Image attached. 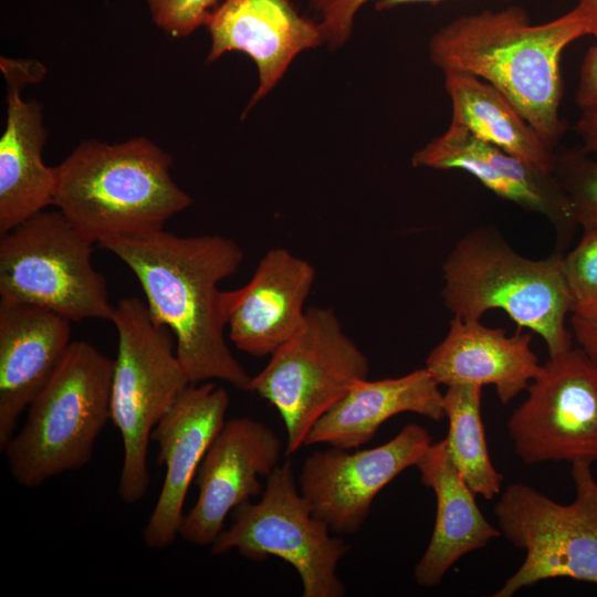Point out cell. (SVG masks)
Returning <instances> with one entry per match:
<instances>
[{
    "instance_id": "obj_1",
    "label": "cell",
    "mask_w": 597,
    "mask_h": 597,
    "mask_svg": "<svg viewBox=\"0 0 597 597\" xmlns=\"http://www.w3.org/2000/svg\"><path fill=\"white\" fill-rule=\"evenodd\" d=\"M98 245L135 274L150 317L170 329L176 354L190 384L222 380L247 390L251 376L224 339L218 284L237 273L241 248L230 238L178 235L164 229L111 238Z\"/></svg>"
},
{
    "instance_id": "obj_2",
    "label": "cell",
    "mask_w": 597,
    "mask_h": 597,
    "mask_svg": "<svg viewBox=\"0 0 597 597\" xmlns=\"http://www.w3.org/2000/svg\"><path fill=\"white\" fill-rule=\"evenodd\" d=\"M585 35L589 22L578 6L540 24L509 7L452 20L433 34L429 52L443 73L471 74L495 87L554 148L567 129L559 114L562 55Z\"/></svg>"
},
{
    "instance_id": "obj_3",
    "label": "cell",
    "mask_w": 597,
    "mask_h": 597,
    "mask_svg": "<svg viewBox=\"0 0 597 597\" xmlns=\"http://www.w3.org/2000/svg\"><path fill=\"white\" fill-rule=\"evenodd\" d=\"M171 156L145 137L82 142L59 166L53 206L94 243L164 229L192 203Z\"/></svg>"
},
{
    "instance_id": "obj_4",
    "label": "cell",
    "mask_w": 597,
    "mask_h": 597,
    "mask_svg": "<svg viewBox=\"0 0 597 597\" xmlns=\"http://www.w3.org/2000/svg\"><path fill=\"white\" fill-rule=\"evenodd\" d=\"M441 296L453 316L481 320L501 310L545 342L548 357L573 347L566 320L574 301L563 253L530 259L516 252L493 227L474 228L454 244L442 264Z\"/></svg>"
},
{
    "instance_id": "obj_5",
    "label": "cell",
    "mask_w": 597,
    "mask_h": 597,
    "mask_svg": "<svg viewBox=\"0 0 597 597\" xmlns=\"http://www.w3.org/2000/svg\"><path fill=\"white\" fill-rule=\"evenodd\" d=\"M114 360L86 341L72 342L30 404L22 428L4 452L13 480L35 489L85 467L111 420Z\"/></svg>"
},
{
    "instance_id": "obj_6",
    "label": "cell",
    "mask_w": 597,
    "mask_h": 597,
    "mask_svg": "<svg viewBox=\"0 0 597 597\" xmlns=\"http://www.w3.org/2000/svg\"><path fill=\"white\" fill-rule=\"evenodd\" d=\"M117 332L111 389V420L123 441L118 496L127 504L147 493L151 432L176 398L190 384L170 329L153 321L145 301L125 297L111 318Z\"/></svg>"
},
{
    "instance_id": "obj_7",
    "label": "cell",
    "mask_w": 597,
    "mask_h": 597,
    "mask_svg": "<svg viewBox=\"0 0 597 597\" xmlns=\"http://www.w3.org/2000/svg\"><path fill=\"white\" fill-rule=\"evenodd\" d=\"M570 464L575 488L570 503L556 502L520 482L501 492L493 509L498 528L525 556L494 597H511L552 578L597 585V480L591 463Z\"/></svg>"
},
{
    "instance_id": "obj_8",
    "label": "cell",
    "mask_w": 597,
    "mask_h": 597,
    "mask_svg": "<svg viewBox=\"0 0 597 597\" xmlns=\"http://www.w3.org/2000/svg\"><path fill=\"white\" fill-rule=\"evenodd\" d=\"M94 242L59 210H43L0 237V302L28 304L70 321H111L106 280L92 263Z\"/></svg>"
},
{
    "instance_id": "obj_9",
    "label": "cell",
    "mask_w": 597,
    "mask_h": 597,
    "mask_svg": "<svg viewBox=\"0 0 597 597\" xmlns=\"http://www.w3.org/2000/svg\"><path fill=\"white\" fill-rule=\"evenodd\" d=\"M369 374V360L346 335L333 308L311 306L301 329L251 377L247 390L269 401L296 452L313 426Z\"/></svg>"
},
{
    "instance_id": "obj_10",
    "label": "cell",
    "mask_w": 597,
    "mask_h": 597,
    "mask_svg": "<svg viewBox=\"0 0 597 597\" xmlns=\"http://www.w3.org/2000/svg\"><path fill=\"white\" fill-rule=\"evenodd\" d=\"M231 513V524L210 546L213 555L235 549L255 562L275 556L296 570L303 597L345 595L336 569L349 546L332 536L328 525L313 514L297 489L291 461L266 476L259 502L247 501Z\"/></svg>"
},
{
    "instance_id": "obj_11",
    "label": "cell",
    "mask_w": 597,
    "mask_h": 597,
    "mask_svg": "<svg viewBox=\"0 0 597 597\" xmlns=\"http://www.w3.org/2000/svg\"><path fill=\"white\" fill-rule=\"evenodd\" d=\"M506 427L527 465L597 462V365L576 347L548 357Z\"/></svg>"
},
{
    "instance_id": "obj_12",
    "label": "cell",
    "mask_w": 597,
    "mask_h": 597,
    "mask_svg": "<svg viewBox=\"0 0 597 597\" xmlns=\"http://www.w3.org/2000/svg\"><path fill=\"white\" fill-rule=\"evenodd\" d=\"M431 443L426 428L408 423L375 448L352 451L331 447L315 451L303 461L300 491L331 532L356 533L377 494L402 471L415 467Z\"/></svg>"
},
{
    "instance_id": "obj_13",
    "label": "cell",
    "mask_w": 597,
    "mask_h": 597,
    "mask_svg": "<svg viewBox=\"0 0 597 597\" xmlns=\"http://www.w3.org/2000/svg\"><path fill=\"white\" fill-rule=\"evenodd\" d=\"M281 453V440L263 422L248 417L226 420L197 470L198 498L184 515L179 536L211 546L227 515L263 491L260 478L279 465Z\"/></svg>"
},
{
    "instance_id": "obj_14",
    "label": "cell",
    "mask_w": 597,
    "mask_h": 597,
    "mask_svg": "<svg viewBox=\"0 0 597 597\" xmlns=\"http://www.w3.org/2000/svg\"><path fill=\"white\" fill-rule=\"evenodd\" d=\"M228 391L214 383L189 384L151 432L165 479L143 530L150 549H165L180 533L184 504L191 481L226 422Z\"/></svg>"
},
{
    "instance_id": "obj_15",
    "label": "cell",
    "mask_w": 597,
    "mask_h": 597,
    "mask_svg": "<svg viewBox=\"0 0 597 597\" xmlns=\"http://www.w3.org/2000/svg\"><path fill=\"white\" fill-rule=\"evenodd\" d=\"M415 167L460 169L486 189L526 211L545 217L558 244H567L577 226L570 202L554 172L484 142L450 123L447 130L416 151Z\"/></svg>"
},
{
    "instance_id": "obj_16",
    "label": "cell",
    "mask_w": 597,
    "mask_h": 597,
    "mask_svg": "<svg viewBox=\"0 0 597 597\" xmlns=\"http://www.w3.org/2000/svg\"><path fill=\"white\" fill-rule=\"evenodd\" d=\"M7 83V116L0 138V235L53 206L55 167L42 159L46 139L41 105L25 101L22 88L39 82L45 67L35 60L1 56Z\"/></svg>"
},
{
    "instance_id": "obj_17",
    "label": "cell",
    "mask_w": 597,
    "mask_h": 597,
    "mask_svg": "<svg viewBox=\"0 0 597 597\" xmlns=\"http://www.w3.org/2000/svg\"><path fill=\"white\" fill-rule=\"evenodd\" d=\"M310 262L285 248H273L240 289L221 292L231 342L256 357L272 355L303 326L304 303L315 280Z\"/></svg>"
},
{
    "instance_id": "obj_18",
    "label": "cell",
    "mask_w": 597,
    "mask_h": 597,
    "mask_svg": "<svg viewBox=\"0 0 597 597\" xmlns=\"http://www.w3.org/2000/svg\"><path fill=\"white\" fill-rule=\"evenodd\" d=\"M70 323L42 307L0 302L1 451L72 343Z\"/></svg>"
},
{
    "instance_id": "obj_19",
    "label": "cell",
    "mask_w": 597,
    "mask_h": 597,
    "mask_svg": "<svg viewBox=\"0 0 597 597\" xmlns=\"http://www.w3.org/2000/svg\"><path fill=\"white\" fill-rule=\"evenodd\" d=\"M206 25L208 62L241 51L258 66L259 87L245 112L273 88L295 55L324 41L320 24L302 18L289 0H226Z\"/></svg>"
},
{
    "instance_id": "obj_20",
    "label": "cell",
    "mask_w": 597,
    "mask_h": 597,
    "mask_svg": "<svg viewBox=\"0 0 597 597\" xmlns=\"http://www.w3.org/2000/svg\"><path fill=\"white\" fill-rule=\"evenodd\" d=\"M533 335L517 328L488 327L480 320L453 316L443 339L429 353L425 368L439 385H493L507 405L526 390L541 364L532 349Z\"/></svg>"
},
{
    "instance_id": "obj_21",
    "label": "cell",
    "mask_w": 597,
    "mask_h": 597,
    "mask_svg": "<svg viewBox=\"0 0 597 597\" xmlns=\"http://www.w3.org/2000/svg\"><path fill=\"white\" fill-rule=\"evenodd\" d=\"M421 483L436 495L437 511L429 544L413 569L416 583L438 586L464 555L484 548L501 536L483 515L475 493L452 464L446 441L432 442L415 465Z\"/></svg>"
},
{
    "instance_id": "obj_22",
    "label": "cell",
    "mask_w": 597,
    "mask_h": 597,
    "mask_svg": "<svg viewBox=\"0 0 597 597\" xmlns=\"http://www.w3.org/2000/svg\"><path fill=\"white\" fill-rule=\"evenodd\" d=\"M439 386L425 367L400 377L360 380L313 426L304 446L358 448L385 421L402 412L440 421L446 416Z\"/></svg>"
},
{
    "instance_id": "obj_23",
    "label": "cell",
    "mask_w": 597,
    "mask_h": 597,
    "mask_svg": "<svg viewBox=\"0 0 597 597\" xmlns=\"http://www.w3.org/2000/svg\"><path fill=\"white\" fill-rule=\"evenodd\" d=\"M451 123L478 138L552 171L555 151L495 87L471 74L447 72Z\"/></svg>"
},
{
    "instance_id": "obj_24",
    "label": "cell",
    "mask_w": 597,
    "mask_h": 597,
    "mask_svg": "<svg viewBox=\"0 0 597 597\" xmlns=\"http://www.w3.org/2000/svg\"><path fill=\"white\" fill-rule=\"evenodd\" d=\"M482 386L458 384L443 394L448 455L469 488L485 500L502 492L503 475L493 465L481 417Z\"/></svg>"
},
{
    "instance_id": "obj_25",
    "label": "cell",
    "mask_w": 597,
    "mask_h": 597,
    "mask_svg": "<svg viewBox=\"0 0 597 597\" xmlns=\"http://www.w3.org/2000/svg\"><path fill=\"white\" fill-rule=\"evenodd\" d=\"M553 172L565 191L578 227L597 226V159L580 147L555 154Z\"/></svg>"
},
{
    "instance_id": "obj_26",
    "label": "cell",
    "mask_w": 597,
    "mask_h": 597,
    "mask_svg": "<svg viewBox=\"0 0 597 597\" xmlns=\"http://www.w3.org/2000/svg\"><path fill=\"white\" fill-rule=\"evenodd\" d=\"M563 271L574 301L573 313L597 311V226L584 228L577 244L563 254Z\"/></svg>"
},
{
    "instance_id": "obj_27",
    "label": "cell",
    "mask_w": 597,
    "mask_h": 597,
    "mask_svg": "<svg viewBox=\"0 0 597 597\" xmlns=\"http://www.w3.org/2000/svg\"><path fill=\"white\" fill-rule=\"evenodd\" d=\"M218 0H146L154 23L175 38L187 36L206 24Z\"/></svg>"
},
{
    "instance_id": "obj_28",
    "label": "cell",
    "mask_w": 597,
    "mask_h": 597,
    "mask_svg": "<svg viewBox=\"0 0 597 597\" xmlns=\"http://www.w3.org/2000/svg\"><path fill=\"white\" fill-rule=\"evenodd\" d=\"M369 0H311L321 17L324 41L332 48L344 44L352 33L353 20L358 9ZM444 0H379L378 9L410 2H440Z\"/></svg>"
},
{
    "instance_id": "obj_29",
    "label": "cell",
    "mask_w": 597,
    "mask_h": 597,
    "mask_svg": "<svg viewBox=\"0 0 597 597\" xmlns=\"http://www.w3.org/2000/svg\"><path fill=\"white\" fill-rule=\"evenodd\" d=\"M575 103L582 109L597 106V43L583 57Z\"/></svg>"
},
{
    "instance_id": "obj_30",
    "label": "cell",
    "mask_w": 597,
    "mask_h": 597,
    "mask_svg": "<svg viewBox=\"0 0 597 597\" xmlns=\"http://www.w3.org/2000/svg\"><path fill=\"white\" fill-rule=\"evenodd\" d=\"M569 324L577 346L597 365V311L572 313Z\"/></svg>"
},
{
    "instance_id": "obj_31",
    "label": "cell",
    "mask_w": 597,
    "mask_h": 597,
    "mask_svg": "<svg viewBox=\"0 0 597 597\" xmlns=\"http://www.w3.org/2000/svg\"><path fill=\"white\" fill-rule=\"evenodd\" d=\"M575 132L582 142L580 148L597 156V106L582 109Z\"/></svg>"
},
{
    "instance_id": "obj_32",
    "label": "cell",
    "mask_w": 597,
    "mask_h": 597,
    "mask_svg": "<svg viewBox=\"0 0 597 597\" xmlns=\"http://www.w3.org/2000/svg\"><path fill=\"white\" fill-rule=\"evenodd\" d=\"M577 6L588 19L590 35H594L597 39V0H578Z\"/></svg>"
}]
</instances>
